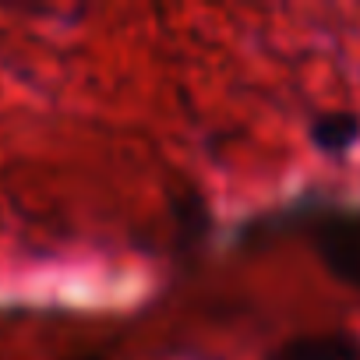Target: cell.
<instances>
[{"instance_id": "cell-1", "label": "cell", "mask_w": 360, "mask_h": 360, "mask_svg": "<svg viewBox=\"0 0 360 360\" xmlns=\"http://www.w3.org/2000/svg\"><path fill=\"white\" fill-rule=\"evenodd\" d=\"M311 248L332 283L360 293V219H328L314 226Z\"/></svg>"}, {"instance_id": "cell-2", "label": "cell", "mask_w": 360, "mask_h": 360, "mask_svg": "<svg viewBox=\"0 0 360 360\" xmlns=\"http://www.w3.org/2000/svg\"><path fill=\"white\" fill-rule=\"evenodd\" d=\"M262 360H360V335L346 328L297 332L265 349Z\"/></svg>"}, {"instance_id": "cell-3", "label": "cell", "mask_w": 360, "mask_h": 360, "mask_svg": "<svg viewBox=\"0 0 360 360\" xmlns=\"http://www.w3.org/2000/svg\"><path fill=\"white\" fill-rule=\"evenodd\" d=\"M307 145L325 155L342 162L360 148V113L356 110H318L307 120Z\"/></svg>"}]
</instances>
